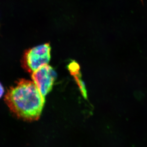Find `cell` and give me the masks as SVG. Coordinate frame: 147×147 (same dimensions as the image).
Masks as SVG:
<instances>
[{"label": "cell", "instance_id": "cell-1", "mask_svg": "<svg viewBox=\"0 0 147 147\" xmlns=\"http://www.w3.org/2000/svg\"><path fill=\"white\" fill-rule=\"evenodd\" d=\"M5 101L17 117L33 121L39 119L45 100L34 82L22 79L9 89Z\"/></svg>", "mask_w": 147, "mask_h": 147}, {"label": "cell", "instance_id": "cell-2", "mask_svg": "<svg viewBox=\"0 0 147 147\" xmlns=\"http://www.w3.org/2000/svg\"><path fill=\"white\" fill-rule=\"evenodd\" d=\"M51 46L47 43L26 50L23 58V67L29 73L32 74L40 68L47 65L51 57Z\"/></svg>", "mask_w": 147, "mask_h": 147}, {"label": "cell", "instance_id": "cell-3", "mask_svg": "<svg viewBox=\"0 0 147 147\" xmlns=\"http://www.w3.org/2000/svg\"><path fill=\"white\" fill-rule=\"evenodd\" d=\"M56 76L54 69L48 65L43 66L32 74L33 82L44 98L52 90Z\"/></svg>", "mask_w": 147, "mask_h": 147}, {"label": "cell", "instance_id": "cell-4", "mask_svg": "<svg viewBox=\"0 0 147 147\" xmlns=\"http://www.w3.org/2000/svg\"><path fill=\"white\" fill-rule=\"evenodd\" d=\"M74 77L75 81L79 86V89L82 92V95L85 98H87V90H86L85 84L82 79V74L80 72V70L71 74Z\"/></svg>", "mask_w": 147, "mask_h": 147}, {"label": "cell", "instance_id": "cell-5", "mask_svg": "<svg viewBox=\"0 0 147 147\" xmlns=\"http://www.w3.org/2000/svg\"><path fill=\"white\" fill-rule=\"evenodd\" d=\"M4 92V90L2 84L0 83V98L2 96Z\"/></svg>", "mask_w": 147, "mask_h": 147}, {"label": "cell", "instance_id": "cell-6", "mask_svg": "<svg viewBox=\"0 0 147 147\" xmlns=\"http://www.w3.org/2000/svg\"><path fill=\"white\" fill-rule=\"evenodd\" d=\"M141 1H142V3H143V0H141Z\"/></svg>", "mask_w": 147, "mask_h": 147}]
</instances>
